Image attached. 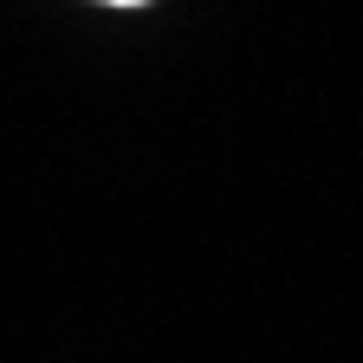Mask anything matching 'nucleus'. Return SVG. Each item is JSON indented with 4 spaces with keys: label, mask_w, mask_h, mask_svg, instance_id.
I'll return each mask as SVG.
<instances>
[{
    "label": "nucleus",
    "mask_w": 363,
    "mask_h": 363,
    "mask_svg": "<svg viewBox=\"0 0 363 363\" xmlns=\"http://www.w3.org/2000/svg\"><path fill=\"white\" fill-rule=\"evenodd\" d=\"M104 7H143V0H104Z\"/></svg>",
    "instance_id": "1"
}]
</instances>
